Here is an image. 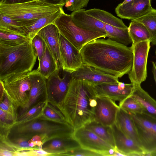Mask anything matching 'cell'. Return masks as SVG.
Masks as SVG:
<instances>
[{
	"label": "cell",
	"instance_id": "obj_1",
	"mask_svg": "<svg viewBox=\"0 0 156 156\" xmlns=\"http://www.w3.org/2000/svg\"><path fill=\"white\" fill-rule=\"evenodd\" d=\"M80 53L84 64L118 78L128 74L133 64L131 47L109 38L94 40L85 45Z\"/></svg>",
	"mask_w": 156,
	"mask_h": 156
},
{
	"label": "cell",
	"instance_id": "obj_2",
	"mask_svg": "<svg viewBox=\"0 0 156 156\" xmlns=\"http://www.w3.org/2000/svg\"><path fill=\"white\" fill-rule=\"evenodd\" d=\"M97 97L93 83L84 79H72L58 109L75 130L94 120Z\"/></svg>",
	"mask_w": 156,
	"mask_h": 156
},
{
	"label": "cell",
	"instance_id": "obj_3",
	"mask_svg": "<svg viewBox=\"0 0 156 156\" xmlns=\"http://www.w3.org/2000/svg\"><path fill=\"white\" fill-rule=\"evenodd\" d=\"M37 57L31 40L16 45L0 43V80L9 83L30 72Z\"/></svg>",
	"mask_w": 156,
	"mask_h": 156
},
{
	"label": "cell",
	"instance_id": "obj_4",
	"mask_svg": "<svg viewBox=\"0 0 156 156\" xmlns=\"http://www.w3.org/2000/svg\"><path fill=\"white\" fill-rule=\"evenodd\" d=\"M63 7L48 4L38 0L15 4L0 3V13L24 27L32 25L39 19L54 13Z\"/></svg>",
	"mask_w": 156,
	"mask_h": 156
},
{
	"label": "cell",
	"instance_id": "obj_5",
	"mask_svg": "<svg viewBox=\"0 0 156 156\" xmlns=\"http://www.w3.org/2000/svg\"><path fill=\"white\" fill-rule=\"evenodd\" d=\"M74 131L73 128L68 123L61 124L38 119L14 125L7 133L43 135L46 137L47 141L58 137L73 136Z\"/></svg>",
	"mask_w": 156,
	"mask_h": 156
},
{
	"label": "cell",
	"instance_id": "obj_6",
	"mask_svg": "<svg viewBox=\"0 0 156 156\" xmlns=\"http://www.w3.org/2000/svg\"><path fill=\"white\" fill-rule=\"evenodd\" d=\"M59 33L80 51L82 48L95 39L107 37L105 33L85 30L76 25L70 14L65 12L55 21Z\"/></svg>",
	"mask_w": 156,
	"mask_h": 156
},
{
	"label": "cell",
	"instance_id": "obj_7",
	"mask_svg": "<svg viewBox=\"0 0 156 156\" xmlns=\"http://www.w3.org/2000/svg\"><path fill=\"white\" fill-rule=\"evenodd\" d=\"M150 40L132 44L133 62L129 78L133 85H140L147 77V62L151 47Z\"/></svg>",
	"mask_w": 156,
	"mask_h": 156
},
{
	"label": "cell",
	"instance_id": "obj_8",
	"mask_svg": "<svg viewBox=\"0 0 156 156\" xmlns=\"http://www.w3.org/2000/svg\"><path fill=\"white\" fill-rule=\"evenodd\" d=\"M59 71L46 79L47 101L58 109L66 94L72 79L71 73L65 71L61 78Z\"/></svg>",
	"mask_w": 156,
	"mask_h": 156
},
{
	"label": "cell",
	"instance_id": "obj_9",
	"mask_svg": "<svg viewBox=\"0 0 156 156\" xmlns=\"http://www.w3.org/2000/svg\"><path fill=\"white\" fill-rule=\"evenodd\" d=\"M73 136L82 148L98 153L102 156H113L115 152V149L83 126L75 130Z\"/></svg>",
	"mask_w": 156,
	"mask_h": 156
},
{
	"label": "cell",
	"instance_id": "obj_10",
	"mask_svg": "<svg viewBox=\"0 0 156 156\" xmlns=\"http://www.w3.org/2000/svg\"><path fill=\"white\" fill-rule=\"evenodd\" d=\"M28 73L13 81L4 83L5 94L17 109L23 108L29 100L31 83Z\"/></svg>",
	"mask_w": 156,
	"mask_h": 156
},
{
	"label": "cell",
	"instance_id": "obj_11",
	"mask_svg": "<svg viewBox=\"0 0 156 156\" xmlns=\"http://www.w3.org/2000/svg\"><path fill=\"white\" fill-rule=\"evenodd\" d=\"M28 75L31 83L29 100L23 108L19 110L18 117L39 102L47 101L46 79L37 69L29 73Z\"/></svg>",
	"mask_w": 156,
	"mask_h": 156
},
{
	"label": "cell",
	"instance_id": "obj_12",
	"mask_svg": "<svg viewBox=\"0 0 156 156\" xmlns=\"http://www.w3.org/2000/svg\"><path fill=\"white\" fill-rule=\"evenodd\" d=\"M59 44L62 69L71 73L83 64L80 51L60 33Z\"/></svg>",
	"mask_w": 156,
	"mask_h": 156
},
{
	"label": "cell",
	"instance_id": "obj_13",
	"mask_svg": "<svg viewBox=\"0 0 156 156\" xmlns=\"http://www.w3.org/2000/svg\"><path fill=\"white\" fill-rule=\"evenodd\" d=\"M94 120L103 125L111 126L115 123L120 108L115 101L108 98L97 96Z\"/></svg>",
	"mask_w": 156,
	"mask_h": 156
},
{
	"label": "cell",
	"instance_id": "obj_14",
	"mask_svg": "<svg viewBox=\"0 0 156 156\" xmlns=\"http://www.w3.org/2000/svg\"><path fill=\"white\" fill-rule=\"evenodd\" d=\"M97 96L108 98L115 101L122 102L132 93L134 85L132 83H93Z\"/></svg>",
	"mask_w": 156,
	"mask_h": 156
},
{
	"label": "cell",
	"instance_id": "obj_15",
	"mask_svg": "<svg viewBox=\"0 0 156 156\" xmlns=\"http://www.w3.org/2000/svg\"><path fill=\"white\" fill-rule=\"evenodd\" d=\"M151 0H132L119 4L115 9L117 16L122 19L134 20L147 14L153 9Z\"/></svg>",
	"mask_w": 156,
	"mask_h": 156
},
{
	"label": "cell",
	"instance_id": "obj_16",
	"mask_svg": "<svg viewBox=\"0 0 156 156\" xmlns=\"http://www.w3.org/2000/svg\"><path fill=\"white\" fill-rule=\"evenodd\" d=\"M72 79H84L93 83H117L118 78L100 70L83 64L75 71L71 73Z\"/></svg>",
	"mask_w": 156,
	"mask_h": 156
},
{
	"label": "cell",
	"instance_id": "obj_17",
	"mask_svg": "<svg viewBox=\"0 0 156 156\" xmlns=\"http://www.w3.org/2000/svg\"><path fill=\"white\" fill-rule=\"evenodd\" d=\"M115 149L122 156H146L140 146L127 136L118 127L115 123L111 126Z\"/></svg>",
	"mask_w": 156,
	"mask_h": 156
},
{
	"label": "cell",
	"instance_id": "obj_18",
	"mask_svg": "<svg viewBox=\"0 0 156 156\" xmlns=\"http://www.w3.org/2000/svg\"><path fill=\"white\" fill-rule=\"evenodd\" d=\"M81 147L73 136L61 137L48 140L44 143L41 149L50 156H62L64 153Z\"/></svg>",
	"mask_w": 156,
	"mask_h": 156
},
{
	"label": "cell",
	"instance_id": "obj_19",
	"mask_svg": "<svg viewBox=\"0 0 156 156\" xmlns=\"http://www.w3.org/2000/svg\"><path fill=\"white\" fill-rule=\"evenodd\" d=\"M59 32L54 23L49 24L40 30L37 34L45 41L58 63L60 70L62 69L59 44Z\"/></svg>",
	"mask_w": 156,
	"mask_h": 156
},
{
	"label": "cell",
	"instance_id": "obj_20",
	"mask_svg": "<svg viewBox=\"0 0 156 156\" xmlns=\"http://www.w3.org/2000/svg\"><path fill=\"white\" fill-rule=\"evenodd\" d=\"M70 15L73 23L79 27L86 30L106 34L102 22L87 13L85 9L73 11Z\"/></svg>",
	"mask_w": 156,
	"mask_h": 156
},
{
	"label": "cell",
	"instance_id": "obj_21",
	"mask_svg": "<svg viewBox=\"0 0 156 156\" xmlns=\"http://www.w3.org/2000/svg\"><path fill=\"white\" fill-rule=\"evenodd\" d=\"M130 114L136 129L140 146L144 151L148 141L154 118L144 113Z\"/></svg>",
	"mask_w": 156,
	"mask_h": 156
},
{
	"label": "cell",
	"instance_id": "obj_22",
	"mask_svg": "<svg viewBox=\"0 0 156 156\" xmlns=\"http://www.w3.org/2000/svg\"><path fill=\"white\" fill-rule=\"evenodd\" d=\"M115 124L127 136L134 141L140 146L136 129L129 113L120 107L117 114Z\"/></svg>",
	"mask_w": 156,
	"mask_h": 156
},
{
	"label": "cell",
	"instance_id": "obj_23",
	"mask_svg": "<svg viewBox=\"0 0 156 156\" xmlns=\"http://www.w3.org/2000/svg\"><path fill=\"white\" fill-rule=\"evenodd\" d=\"M131 95L142 105L143 113L156 119V101L141 87L140 85H133Z\"/></svg>",
	"mask_w": 156,
	"mask_h": 156
},
{
	"label": "cell",
	"instance_id": "obj_24",
	"mask_svg": "<svg viewBox=\"0 0 156 156\" xmlns=\"http://www.w3.org/2000/svg\"><path fill=\"white\" fill-rule=\"evenodd\" d=\"M37 69L46 79L57 71L60 70L58 63L47 45Z\"/></svg>",
	"mask_w": 156,
	"mask_h": 156
},
{
	"label": "cell",
	"instance_id": "obj_25",
	"mask_svg": "<svg viewBox=\"0 0 156 156\" xmlns=\"http://www.w3.org/2000/svg\"><path fill=\"white\" fill-rule=\"evenodd\" d=\"M64 13L62 8L54 13L39 19L30 26L24 27L26 36L31 40L40 30L49 24L54 23L56 20Z\"/></svg>",
	"mask_w": 156,
	"mask_h": 156
},
{
	"label": "cell",
	"instance_id": "obj_26",
	"mask_svg": "<svg viewBox=\"0 0 156 156\" xmlns=\"http://www.w3.org/2000/svg\"><path fill=\"white\" fill-rule=\"evenodd\" d=\"M83 127L92 131L100 138L115 149L111 126H104L93 120L86 124Z\"/></svg>",
	"mask_w": 156,
	"mask_h": 156
},
{
	"label": "cell",
	"instance_id": "obj_27",
	"mask_svg": "<svg viewBox=\"0 0 156 156\" xmlns=\"http://www.w3.org/2000/svg\"><path fill=\"white\" fill-rule=\"evenodd\" d=\"M129 36L132 43L135 44L145 41L150 40V34L142 23L134 20H131L128 27Z\"/></svg>",
	"mask_w": 156,
	"mask_h": 156
},
{
	"label": "cell",
	"instance_id": "obj_28",
	"mask_svg": "<svg viewBox=\"0 0 156 156\" xmlns=\"http://www.w3.org/2000/svg\"><path fill=\"white\" fill-rule=\"evenodd\" d=\"M39 119L61 124L68 123L61 111L48 101L43 108Z\"/></svg>",
	"mask_w": 156,
	"mask_h": 156
},
{
	"label": "cell",
	"instance_id": "obj_29",
	"mask_svg": "<svg viewBox=\"0 0 156 156\" xmlns=\"http://www.w3.org/2000/svg\"><path fill=\"white\" fill-rule=\"evenodd\" d=\"M144 24L150 35V41L153 45H156V9L153 8L145 15L134 20Z\"/></svg>",
	"mask_w": 156,
	"mask_h": 156
},
{
	"label": "cell",
	"instance_id": "obj_30",
	"mask_svg": "<svg viewBox=\"0 0 156 156\" xmlns=\"http://www.w3.org/2000/svg\"><path fill=\"white\" fill-rule=\"evenodd\" d=\"M47 101V100L39 102L30 108L18 118L14 125L25 123L39 119L43 108Z\"/></svg>",
	"mask_w": 156,
	"mask_h": 156
},
{
	"label": "cell",
	"instance_id": "obj_31",
	"mask_svg": "<svg viewBox=\"0 0 156 156\" xmlns=\"http://www.w3.org/2000/svg\"><path fill=\"white\" fill-rule=\"evenodd\" d=\"M0 30L26 36L23 27L8 17L0 13Z\"/></svg>",
	"mask_w": 156,
	"mask_h": 156
},
{
	"label": "cell",
	"instance_id": "obj_32",
	"mask_svg": "<svg viewBox=\"0 0 156 156\" xmlns=\"http://www.w3.org/2000/svg\"><path fill=\"white\" fill-rule=\"evenodd\" d=\"M30 40L21 35L0 30V43L10 45L21 44Z\"/></svg>",
	"mask_w": 156,
	"mask_h": 156
},
{
	"label": "cell",
	"instance_id": "obj_33",
	"mask_svg": "<svg viewBox=\"0 0 156 156\" xmlns=\"http://www.w3.org/2000/svg\"><path fill=\"white\" fill-rule=\"evenodd\" d=\"M119 106L130 114H141L144 112L142 105L132 95L119 103Z\"/></svg>",
	"mask_w": 156,
	"mask_h": 156
},
{
	"label": "cell",
	"instance_id": "obj_34",
	"mask_svg": "<svg viewBox=\"0 0 156 156\" xmlns=\"http://www.w3.org/2000/svg\"><path fill=\"white\" fill-rule=\"evenodd\" d=\"M16 120L12 115L0 109V133H7L14 125Z\"/></svg>",
	"mask_w": 156,
	"mask_h": 156
},
{
	"label": "cell",
	"instance_id": "obj_35",
	"mask_svg": "<svg viewBox=\"0 0 156 156\" xmlns=\"http://www.w3.org/2000/svg\"><path fill=\"white\" fill-rule=\"evenodd\" d=\"M31 42L39 61L44 53L46 44L42 37L37 34L31 39Z\"/></svg>",
	"mask_w": 156,
	"mask_h": 156
},
{
	"label": "cell",
	"instance_id": "obj_36",
	"mask_svg": "<svg viewBox=\"0 0 156 156\" xmlns=\"http://www.w3.org/2000/svg\"><path fill=\"white\" fill-rule=\"evenodd\" d=\"M0 109L12 115L17 120L18 117V109L9 99L5 91L3 97L0 99Z\"/></svg>",
	"mask_w": 156,
	"mask_h": 156
},
{
	"label": "cell",
	"instance_id": "obj_37",
	"mask_svg": "<svg viewBox=\"0 0 156 156\" xmlns=\"http://www.w3.org/2000/svg\"><path fill=\"white\" fill-rule=\"evenodd\" d=\"M156 150V119L154 118L147 145L144 149L146 156Z\"/></svg>",
	"mask_w": 156,
	"mask_h": 156
},
{
	"label": "cell",
	"instance_id": "obj_38",
	"mask_svg": "<svg viewBox=\"0 0 156 156\" xmlns=\"http://www.w3.org/2000/svg\"><path fill=\"white\" fill-rule=\"evenodd\" d=\"M62 156H102L100 153L80 147L68 151Z\"/></svg>",
	"mask_w": 156,
	"mask_h": 156
},
{
	"label": "cell",
	"instance_id": "obj_39",
	"mask_svg": "<svg viewBox=\"0 0 156 156\" xmlns=\"http://www.w3.org/2000/svg\"><path fill=\"white\" fill-rule=\"evenodd\" d=\"M90 0H66L65 5L67 9L73 11L86 7Z\"/></svg>",
	"mask_w": 156,
	"mask_h": 156
},
{
	"label": "cell",
	"instance_id": "obj_40",
	"mask_svg": "<svg viewBox=\"0 0 156 156\" xmlns=\"http://www.w3.org/2000/svg\"><path fill=\"white\" fill-rule=\"evenodd\" d=\"M13 149L5 144L0 142V156H15L16 152Z\"/></svg>",
	"mask_w": 156,
	"mask_h": 156
},
{
	"label": "cell",
	"instance_id": "obj_41",
	"mask_svg": "<svg viewBox=\"0 0 156 156\" xmlns=\"http://www.w3.org/2000/svg\"><path fill=\"white\" fill-rule=\"evenodd\" d=\"M29 156H50V154L42 149H36L29 151Z\"/></svg>",
	"mask_w": 156,
	"mask_h": 156
},
{
	"label": "cell",
	"instance_id": "obj_42",
	"mask_svg": "<svg viewBox=\"0 0 156 156\" xmlns=\"http://www.w3.org/2000/svg\"><path fill=\"white\" fill-rule=\"evenodd\" d=\"M41 2L51 5L64 6L66 0H38Z\"/></svg>",
	"mask_w": 156,
	"mask_h": 156
},
{
	"label": "cell",
	"instance_id": "obj_43",
	"mask_svg": "<svg viewBox=\"0 0 156 156\" xmlns=\"http://www.w3.org/2000/svg\"><path fill=\"white\" fill-rule=\"evenodd\" d=\"M36 0H1L0 3L6 4H15L23 3Z\"/></svg>",
	"mask_w": 156,
	"mask_h": 156
},
{
	"label": "cell",
	"instance_id": "obj_44",
	"mask_svg": "<svg viewBox=\"0 0 156 156\" xmlns=\"http://www.w3.org/2000/svg\"><path fill=\"white\" fill-rule=\"evenodd\" d=\"M5 91L4 82L0 80V99L3 97Z\"/></svg>",
	"mask_w": 156,
	"mask_h": 156
},
{
	"label": "cell",
	"instance_id": "obj_45",
	"mask_svg": "<svg viewBox=\"0 0 156 156\" xmlns=\"http://www.w3.org/2000/svg\"><path fill=\"white\" fill-rule=\"evenodd\" d=\"M152 71L154 76V77L156 84V63L154 62H152Z\"/></svg>",
	"mask_w": 156,
	"mask_h": 156
},
{
	"label": "cell",
	"instance_id": "obj_46",
	"mask_svg": "<svg viewBox=\"0 0 156 156\" xmlns=\"http://www.w3.org/2000/svg\"><path fill=\"white\" fill-rule=\"evenodd\" d=\"M150 156H156V150L151 153L150 154Z\"/></svg>",
	"mask_w": 156,
	"mask_h": 156
},
{
	"label": "cell",
	"instance_id": "obj_47",
	"mask_svg": "<svg viewBox=\"0 0 156 156\" xmlns=\"http://www.w3.org/2000/svg\"><path fill=\"white\" fill-rule=\"evenodd\" d=\"M132 0H124V1L122 2V3H125L129 1H130Z\"/></svg>",
	"mask_w": 156,
	"mask_h": 156
},
{
	"label": "cell",
	"instance_id": "obj_48",
	"mask_svg": "<svg viewBox=\"0 0 156 156\" xmlns=\"http://www.w3.org/2000/svg\"><path fill=\"white\" fill-rule=\"evenodd\" d=\"M155 55H156V50H155Z\"/></svg>",
	"mask_w": 156,
	"mask_h": 156
},
{
	"label": "cell",
	"instance_id": "obj_49",
	"mask_svg": "<svg viewBox=\"0 0 156 156\" xmlns=\"http://www.w3.org/2000/svg\"><path fill=\"white\" fill-rule=\"evenodd\" d=\"M1 0H0V1H1Z\"/></svg>",
	"mask_w": 156,
	"mask_h": 156
}]
</instances>
